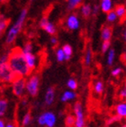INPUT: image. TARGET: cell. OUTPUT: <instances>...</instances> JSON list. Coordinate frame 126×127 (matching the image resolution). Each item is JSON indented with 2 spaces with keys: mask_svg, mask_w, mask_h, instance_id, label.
I'll list each match as a JSON object with an SVG mask.
<instances>
[{
  "mask_svg": "<svg viewBox=\"0 0 126 127\" xmlns=\"http://www.w3.org/2000/svg\"><path fill=\"white\" fill-rule=\"evenodd\" d=\"M8 63L12 68V70L14 71V73L17 77H24V78L31 73V68L26 64L22 50H13L12 52L9 53Z\"/></svg>",
  "mask_w": 126,
  "mask_h": 127,
  "instance_id": "cell-1",
  "label": "cell"
},
{
  "mask_svg": "<svg viewBox=\"0 0 126 127\" xmlns=\"http://www.w3.org/2000/svg\"><path fill=\"white\" fill-rule=\"evenodd\" d=\"M27 14H28L27 9L26 8H24L21 11V13L19 14V16H18V18H17L16 21L15 22V24L10 27V29L8 30L7 32V34H6V38H5L6 44L10 45V44H12L13 42H15L17 35L19 34L20 31L22 30L23 26H24V21H25V18L27 16Z\"/></svg>",
  "mask_w": 126,
  "mask_h": 127,
  "instance_id": "cell-2",
  "label": "cell"
},
{
  "mask_svg": "<svg viewBox=\"0 0 126 127\" xmlns=\"http://www.w3.org/2000/svg\"><path fill=\"white\" fill-rule=\"evenodd\" d=\"M17 78H20V77H17L14 73V71L12 70L8 62L0 63V80H1V82L12 83Z\"/></svg>",
  "mask_w": 126,
  "mask_h": 127,
  "instance_id": "cell-3",
  "label": "cell"
},
{
  "mask_svg": "<svg viewBox=\"0 0 126 127\" xmlns=\"http://www.w3.org/2000/svg\"><path fill=\"white\" fill-rule=\"evenodd\" d=\"M73 112L75 115V125L74 127H86V118H85V113L83 109L82 104L78 101L74 104L73 106Z\"/></svg>",
  "mask_w": 126,
  "mask_h": 127,
  "instance_id": "cell-4",
  "label": "cell"
},
{
  "mask_svg": "<svg viewBox=\"0 0 126 127\" xmlns=\"http://www.w3.org/2000/svg\"><path fill=\"white\" fill-rule=\"evenodd\" d=\"M12 91L13 94L17 97L24 96L26 91V79L24 77L17 78L12 82Z\"/></svg>",
  "mask_w": 126,
  "mask_h": 127,
  "instance_id": "cell-5",
  "label": "cell"
},
{
  "mask_svg": "<svg viewBox=\"0 0 126 127\" xmlns=\"http://www.w3.org/2000/svg\"><path fill=\"white\" fill-rule=\"evenodd\" d=\"M40 78L37 75H32L26 80V91L31 96H35L39 92Z\"/></svg>",
  "mask_w": 126,
  "mask_h": 127,
  "instance_id": "cell-6",
  "label": "cell"
},
{
  "mask_svg": "<svg viewBox=\"0 0 126 127\" xmlns=\"http://www.w3.org/2000/svg\"><path fill=\"white\" fill-rule=\"evenodd\" d=\"M37 122L41 126L54 127L57 122V117L52 112H45L38 117Z\"/></svg>",
  "mask_w": 126,
  "mask_h": 127,
  "instance_id": "cell-7",
  "label": "cell"
},
{
  "mask_svg": "<svg viewBox=\"0 0 126 127\" xmlns=\"http://www.w3.org/2000/svg\"><path fill=\"white\" fill-rule=\"evenodd\" d=\"M39 25L41 29H43L44 31L48 34H50V35H55V33L57 32L56 26L51 22V21H49V19L47 17H42V18L40 20Z\"/></svg>",
  "mask_w": 126,
  "mask_h": 127,
  "instance_id": "cell-8",
  "label": "cell"
},
{
  "mask_svg": "<svg viewBox=\"0 0 126 127\" xmlns=\"http://www.w3.org/2000/svg\"><path fill=\"white\" fill-rule=\"evenodd\" d=\"M66 26L70 31L78 30L80 27V20L76 14L69 15L66 19Z\"/></svg>",
  "mask_w": 126,
  "mask_h": 127,
  "instance_id": "cell-9",
  "label": "cell"
},
{
  "mask_svg": "<svg viewBox=\"0 0 126 127\" xmlns=\"http://www.w3.org/2000/svg\"><path fill=\"white\" fill-rule=\"evenodd\" d=\"M23 53H24V59H25V61H26V64L28 65V67L31 68V70L34 69L37 65L36 56L32 52H23Z\"/></svg>",
  "mask_w": 126,
  "mask_h": 127,
  "instance_id": "cell-10",
  "label": "cell"
},
{
  "mask_svg": "<svg viewBox=\"0 0 126 127\" xmlns=\"http://www.w3.org/2000/svg\"><path fill=\"white\" fill-rule=\"evenodd\" d=\"M113 37V28L110 25H104L101 30V39L102 41H111Z\"/></svg>",
  "mask_w": 126,
  "mask_h": 127,
  "instance_id": "cell-11",
  "label": "cell"
},
{
  "mask_svg": "<svg viewBox=\"0 0 126 127\" xmlns=\"http://www.w3.org/2000/svg\"><path fill=\"white\" fill-rule=\"evenodd\" d=\"M55 100V90L53 88H49L47 89L45 96H44V101L47 105H51Z\"/></svg>",
  "mask_w": 126,
  "mask_h": 127,
  "instance_id": "cell-12",
  "label": "cell"
},
{
  "mask_svg": "<svg viewBox=\"0 0 126 127\" xmlns=\"http://www.w3.org/2000/svg\"><path fill=\"white\" fill-rule=\"evenodd\" d=\"M115 114L121 118L126 119V101L125 102H120L115 105Z\"/></svg>",
  "mask_w": 126,
  "mask_h": 127,
  "instance_id": "cell-13",
  "label": "cell"
},
{
  "mask_svg": "<svg viewBox=\"0 0 126 127\" xmlns=\"http://www.w3.org/2000/svg\"><path fill=\"white\" fill-rule=\"evenodd\" d=\"M76 97H77V94H76V92H74V90H67L65 91L64 93L62 94V95H61V100L62 101V102H69V101H72L74 100V99H76Z\"/></svg>",
  "mask_w": 126,
  "mask_h": 127,
  "instance_id": "cell-14",
  "label": "cell"
},
{
  "mask_svg": "<svg viewBox=\"0 0 126 127\" xmlns=\"http://www.w3.org/2000/svg\"><path fill=\"white\" fill-rule=\"evenodd\" d=\"M113 9H114V7H113V1L112 0H101V3H100V10L103 13L107 14V13L110 12Z\"/></svg>",
  "mask_w": 126,
  "mask_h": 127,
  "instance_id": "cell-15",
  "label": "cell"
},
{
  "mask_svg": "<svg viewBox=\"0 0 126 127\" xmlns=\"http://www.w3.org/2000/svg\"><path fill=\"white\" fill-rule=\"evenodd\" d=\"M80 13L85 18H88L93 14V7L89 4H84L80 7Z\"/></svg>",
  "mask_w": 126,
  "mask_h": 127,
  "instance_id": "cell-16",
  "label": "cell"
},
{
  "mask_svg": "<svg viewBox=\"0 0 126 127\" xmlns=\"http://www.w3.org/2000/svg\"><path fill=\"white\" fill-rule=\"evenodd\" d=\"M114 11L116 13L118 19L124 20L126 18V5H118L114 7Z\"/></svg>",
  "mask_w": 126,
  "mask_h": 127,
  "instance_id": "cell-17",
  "label": "cell"
},
{
  "mask_svg": "<svg viewBox=\"0 0 126 127\" xmlns=\"http://www.w3.org/2000/svg\"><path fill=\"white\" fill-rule=\"evenodd\" d=\"M93 60V51L92 49L88 47L87 49V51L85 53V57H84V63H85L86 66H89L91 62H92Z\"/></svg>",
  "mask_w": 126,
  "mask_h": 127,
  "instance_id": "cell-18",
  "label": "cell"
},
{
  "mask_svg": "<svg viewBox=\"0 0 126 127\" xmlns=\"http://www.w3.org/2000/svg\"><path fill=\"white\" fill-rule=\"evenodd\" d=\"M82 2L83 0H67V8L68 10H74L78 8Z\"/></svg>",
  "mask_w": 126,
  "mask_h": 127,
  "instance_id": "cell-19",
  "label": "cell"
},
{
  "mask_svg": "<svg viewBox=\"0 0 126 127\" xmlns=\"http://www.w3.org/2000/svg\"><path fill=\"white\" fill-rule=\"evenodd\" d=\"M8 108V101L5 98L0 99V117H2L5 115Z\"/></svg>",
  "mask_w": 126,
  "mask_h": 127,
  "instance_id": "cell-20",
  "label": "cell"
},
{
  "mask_svg": "<svg viewBox=\"0 0 126 127\" xmlns=\"http://www.w3.org/2000/svg\"><path fill=\"white\" fill-rule=\"evenodd\" d=\"M115 60V51L114 49H110L107 52V57H106V63L108 66H112Z\"/></svg>",
  "mask_w": 126,
  "mask_h": 127,
  "instance_id": "cell-21",
  "label": "cell"
},
{
  "mask_svg": "<svg viewBox=\"0 0 126 127\" xmlns=\"http://www.w3.org/2000/svg\"><path fill=\"white\" fill-rule=\"evenodd\" d=\"M104 82L102 80H96L94 82V91L95 94H100L103 93V91H104Z\"/></svg>",
  "mask_w": 126,
  "mask_h": 127,
  "instance_id": "cell-22",
  "label": "cell"
},
{
  "mask_svg": "<svg viewBox=\"0 0 126 127\" xmlns=\"http://www.w3.org/2000/svg\"><path fill=\"white\" fill-rule=\"evenodd\" d=\"M62 50H63V51H64V53H65L66 61H68V60H70L71 56H72V54H73L72 47H71L69 44H65V45H63Z\"/></svg>",
  "mask_w": 126,
  "mask_h": 127,
  "instance_id": "cell-23",
  "label": "cell"
},
{
  "mask_svg": "<svg viewBox=\"0 0 126 127\" xmlns=\"http://www.w3.org/2000/svg\"><path fill=\"white\" fill-rule=\"evenodd\" d=\"M118 19V16H117L116 13H115V11H114V9L111 10L110 12L107 13L106 15V21L109 24H113V23L116 22V20Z\"/></svg>",
  "mask_w": 126,
  "mask_h": 127,
  "instance_id": "cell-24",
  "label": "cell"
},
{
  "mask_svg": "<svg viewBox=\"0 0 126 127\" xmlns=\"http://www.w3.org/2000/svg\"><path fill=\"white\" fill-rule=\"evenodd\" d=\"M7 24H8V21L5 18V16L0 15V36L3 33V32L5 30V28L7 26Z\"/></svg>",
  "mask_w": 126,
  "mask_h": 127,
  "instance_id": "cell-25",
  "label": "cell"
},
{
  "mask_svg": "<svg viewBox=\"0 0 126 127\" xmlns=\"http://www.w3.org/2000/svg\"><path fill=\"white\" fill-rule=\"evenodd\" d=\"M75 115H67V117L65 119V125L67 127H74L75 125Z\"/></svg>",
  "mask_w": 126,
  "mask_h": 127,
  "instance_id": "cell-26",
  "label": "cell"
},
{
  "mask_svg": "<svg viewBox=\"0 0 126 127\" xmlns=\"http://www.w3.org/2000/svg\"><path fill=\"white\" fill-rule=\"evenodd\" d=\"M56 59L59 62H63L64 61H66L65 53H64L62 48H60L56 51Z\"/></svg>",
  "mask_w": 126,
  "mask_h": 127,
  "instance_id": "cell-27",
  "label": "cell"
},
{
  "mask_svg": "<svg viewBox=\"0 0 126 127\" xmlns=\"http://www.w3.org/2000/svg\"><path fill=\"white\" fill-rule=\"evenodd\" d=\"M67 87H68L70 90L75 91L77 88H78V82L75 78H69L68 81H67Z\"/></svg>",
  "mask_w": 126,
  "mask_h": 127,
  "instance_id": "cell-28",
  "label": "cell"
},
{
  "mask_svg": "<svg viewBox=\"0 0 126 127\" xmlns=\"http://www.w3.org/2000/svg\"><path fill=\"white\" fill-rule=\"evenodd\" d=\"M32 122V115L30 113H26L25 115H24V117L22 119V125L24 127L28 126V125L31 124Z\"/></svg>",
  "mask_w": 126,
  "mask_h": 127,
  "instance_id": "cell-29",
  "label": "cell"
},
{
  "mask_svg": "<svg viewBox=\"0 0 126 127\" xmlns=\"http://www.w3.org/2000/svg\"><path fill=\"white\" fill-rule=\"evenodd\" d=\"M110 47H111L110 41H104L102 42V45H101V52L104 54L108 52V51L110 50Z\"/></svg>",
  "mask_w": 126,
  "mask_h": 127,
  "instance_id": "cell-30",
  "label": "cell"
},
{
  "mask_svg": "<svg viewBox=\"0 0 126 127\" xmlns=\"http://www.w3.org/2000/svg\"><path fill=\"white\" fill-rule=\"evenodd\" d=\"M122 118L120 117V116H118V115L115 114V115H112L111 117H109L108 119H107L106 121V125H113V124H114V123H117L119 122V121H121Z\"/></svg>",
  "mask_w": 126,
  "mask_h": 127,
  "instance_id": "cell-31",
  "label": "cell"
},
{
  "mask_svg": "<svg viewBox=\"0 0 126 127\" xmlns=\"http://www.w3.org/2000/svg\"><path fill=\"white\" fill-rule=\"evenodd\" d=\"M23 52H32V44L31 42H26L22 49Z\"/></svg>",
  "mask_w": 126,
  "mask_h": 127,
  "instance_id": "cell-32",
  "label": "cell"
},
{
  "mask_svg": "<svg viewBox=\"0 0 126 127\" xmlns=\"http://www.w3.org/2000/svg\"><path fill=\"white\" fill-rule=\"evenodd\" d=\"M122 72H123V69H122V68H120V67H117V68H113V70H112L111 74H112V76H113V77H119L122 74Z\"/></svg>",
  "mask_w": 126,
  "mask_h": 127,
  "instance_id": "cell-33",
  "label": "cell"
},
{
  "mask_svg": "<svg viewBox=\"0 0 126 127\" xmlns=\"http://www.w3.org/2000/svg\"><path fill=\"white\" fill-rule=\"evenodd\" d=\"M119 96L122 99H126V83L124 85L123 88H122L120 92H119Z\"/></svg>",
  "mask_w": 126,
  "mask_h": 127,
  "instance_id": "cell-34",
  "label": "cell"
},
{
  "mask_svg": "<svg viewBox=\"0 0 126 127\" xmlns=\"http://www.w3.org/2000/svg\"><path fill=\"white\" fill-rule=\"evenodd\" d=\"M8 61H9V54H4L0 57V63L8 62Z\"/></svg>",
  "mask_w": 126,
  "mask_h": 127,
  "instance_id": "cell-35",
  "label": "cell"
},
{
  "mask_svg": "<svg viewBox=\"0 0 126 127\" xmlns=\"http://www.w3.org/2000/svg\"><path fill=\"white\" fill-rule=\"evenodd\" d=\"M50 42H51V45L55 46V45H57V44H58V39H57V37H56V36L52 35V36L51 37V40H50Z\"/></svg>",
  "mask_w": 126,
  "mask_h": 127,
  "instance_id": "cell-36",
  "label": "cell"
},
{
  "mask_svg": "<svg viewBox=\"0 0 126 127\" xmlns=\"http://www.w3.org/2000/svg\"><path fill=\"white\" fill-rule=\"evenodd\" d=\"M99 9H100V6H98V5H94L93 6V15H97L98 14V12H99Z\"/></svg>",
  "mask_w": 126,
  "mask_h": 127,
  "instance_id": "cell-37",
  "label": "cell"
},
{
  "mask_svg": "<svg viewBox=\"0 0 126 127\" xmlns=\"http://www.w3.org/2000/svg\"><path fill=\"white\" fill-rule=\"evenodd\" d=\"M5 123L3 119H0V127H5Z\"/></svg>",
  "mask_w": 126,
  "mask_h": 127,
  "instance_id": "cell-38",
  "label": "cell"
},
{
  "mask_svg": "<svg viewBox=\"0 0 126 127\" xmlns=\"http://www.w3.org/2000/svg\"><path fill=\"white\" fill-rule=\"evenodd\" d=\"M122 60H123L124 62H126V51H124V54L122 55Z\"/></svg>",
  "mask_w": 126,
  "mask_h": 127,
  "instance_id": "cell-39",
  "label": "cell"
},
{
  "mask_svg": "<svg viewBox=\"0 0 126 127\" xmlns=\"http://www.w3.org/2000/svg\"><path fill=\"white\" fill-rule=\"evenodd\" d=\"M123 37H124V42H125V43H126V28L124 30V32H123Z\"/></svg>",
  "mask_w": 126,
  "mask_h": 127,
  "instance_id": "cell-40",
  "label": "cell"
},
{
  "mask_svg": "<svg viewBox=\"0 0 126 127\" xmlns=\"http://www.w3.org/2000/svg\"><path fill=\"white\" fill-rule=\"evenodd\" d=\"M5 127H15V125L14 124H12V123H9V124H6Z\"/></svg>",
  "mask_w": 126,
  "mask_h": 127,
  "instance_id": "cell-41",
  "label": "cell"
},
{
  "mask_svg": "<svg viewBox=\"0 0 126 127\" xmlns=\"http://www.w3.org/2000/svg\"><path fill=\"white\" fill-rule=\"evenodd\" d=\"M122 127H126V124H124V125H122Z\"/></svg>",
  "mask_w": 126,
  "mask_h": 127,
  "instance_id": "cell-42",
  "label": "cell"
},
{
  "mask_svg": "<svg viewBox=\"0 0 126 127\" xmlns=\"http://www.w3.org/2000/svg\"><path fill=\"white\" fill-rule=\"evenodd\" d=\"M3 1H5V0H0V2H3Z\"/></svg>",
  "mask_w": 126,
  "mask_h": 127,
  "instance_id": "cell-43",
  "label": "cell"
},
{
  "mask_svg": "<svg viewBox=\"0 0 126 127\" xmlns=\"http://www.w3.org/2000/svg\"><path fill=\"white\" fill-rule=\"evenodd\" d=\"M125 5H126V2H125Z\"/></svg>",
  "mask_w": 126,
  "mask_h": 127,
  "instance_id": "cell-44",
  "label": "cell"
},
{
  "mask_svg": "<svg viewBox=\"0 0 126 127\" xmlns=\"http://www.w3.org/2000/svg\"><path fill=\"white\" fill-rule=\"evenodd\" d=\"M0 82H1V80H0Z\"/></svg>",
  "mask_w": 126,
  "mask_h": 127,
  "instance_id": "cell-45",
  "label": "cell"
},
{
  "mask_svg": "<svg viewBox=\"0 0 126 127\" xmlns=\"http://www.w3.org/2000/svg\"><path fill=\"white\" fill-rule=\"evenodd\" d=\"M125 101H126V99H125Z\"/></svg>",
  "mask_w": 126,
  "mask_h": 127,
  "instance_id": "cell-46",
  "label": "cell"
}]
</instances>
